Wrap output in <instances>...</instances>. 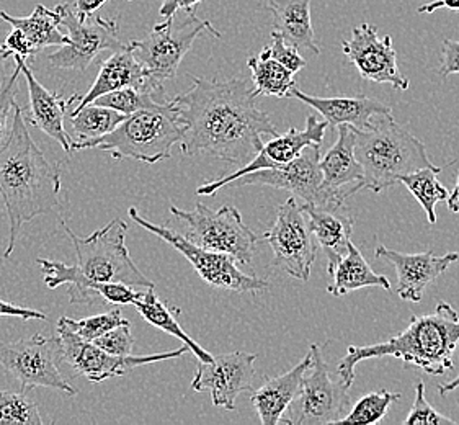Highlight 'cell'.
I'll return each instance as SVG.
<instances>
[{
  "mask_svg": "<svg viewBox=\"0 0 459 425\" xmlns=\"http://www.w3.org/2000/svg\"><path fill=\"white\" fill-rule=\"evenodd\" d=\"M188 92L174 97L186 156L204 154L230 164H247L264 146L262 136H276L273 121L257 108L254 87L244 79L212 81L192 77Z\"/></svg>",
  "mask_w": 459,
  "mask_h": 425,
  "instance_id": "obj_1",
  "label": "cell"
},
{
  "mask_svg": "<svg viewBox=\"0 0 459 425\" xmlns=\"http://www.w3.org/2000/svg\"><path fill=\"white\" fill-rule=\"evenodd\" d=\"M61 167L48 160L28 131L25 110L13 105L9 136L0 144V196L9 216V242L4 257L15 250L23 224L59 204Z\"/></svg>",
  "mask_w": 459,
  "mask_h": 425,
  "instance_id": "obj_2",
  "label": "cell"
},
{
  "mask_svg": "<svg viewBox=\"0 0 459 425\" xmlns=\"http://www.w3.org/2000/svg\"><path fill=\"white\" fill-rule=\"evenodd\" d=\"M61 224L73 240L75 262L67 265L57 260L38 259L48 288L55 290L67 285L71 303H89V291L95 283L121 282L141 290L154 288V282L149 280L129 257L126 247L128 226L123 220H113L89 238H79L67 224Z\"/></svg>",
  "mask_w": 459,
  "mask_h": 425,
  "instance_id": "obj_3",
  "label": "cell"
},
{
  "mask_svg": "<svg viewBox=\"0 0 459 425\" xmlns=\"http://www.w3.org/2000/svg\"><path fill=\"white\" fill-rule=\"evenodd\" d=\"M458 343V311L450 303L440 301L430 315L412 316L407 329L386 343L367 347L350 345L347 355L337 367V375L351 386L359 361L394 357L429 375L441 377L453 369V351Z\"/></svg>",
  "mask_w": 459,
  "mask_h": 425,
  "instance_id": "obj_4",
  "label": "cell"
},
{
  "mask_svg": "<svg viewBox=\"0 0 459 425\" xmlns=\"http://www.w3.org/2000/svg\"><path fill=\"white\" fill-rule=\"evenodd\" d=\"M355 156L363 169L361 190L375 194L399 184L403 176L433 166L423 141L399 125L393 113L375 117L368 130H355Z\"/></svg>",
  "mask_w": 459,
  "mask_h": 425,
  "instance_id": "obj_5",
  "label": "cell"
},
{
  "mask_svg": "<svg viewBox=\"0 0 459 425\" xmlns=\"http://www.w3.org/2000/svg\"><path fill=\"white\" fill-rule=\"evenodd\" d=\"M185 126L174 99L152 110L131 113L115 130L101 138L73 143L74 151L97 149L115 159H134L157 164L170 158L172 148L184 138Z\"/></svg>",
  "mask_w": 459,
  "mask_h": 425,
  "instance_id": "obj_6",
  "label": "cell"
},
{
  "mask_svg": "<svg viewBox=\"0 0 459 425\" xmlns=\"http://www.w3.org/2000/svg\"><path fill=\"white\" fill-rule=\"evenodd\" d=\"M203 33H210L218 39L222 37L210 20L196 17L192 10L186 12L178 25H175V17L166 19L152 27L146 38L129 41L139 65L146 73L143 87L160 99H167L164 85L177 75L185 56L194 47L195 39Z\"/></svg>",
  "mask_w": 459,
  "mask_h": 425,
  "instance_id": "obj_7",
  "label": "cell"
},
{
  "mask_svg": "<svg viewBox=\"0 0 459 425\" xmlns=\"http://www.w3.org/2000/svg\"><path fill=\"white\" fill-rule=\"evenodd\" d=\"M170 212L188 228V239L204 249L228 254L240 265H250L258 236L244 224L242 214L234 206H222L218 212L195 204V210L185 212L170 206Z\"/></svg>",
  "mask_w": 459,
  "mask_h": 425,
  "instance_id": "obj_8",
  "label": "cell"
},
{
  "mask_svg": "<svg viewBox=\"0 0 459 425\" xmlns=\"http://www.w3.org/2000/svg\"><path fill=\"white\" fill-rule=\"evenodd\" d=\"M309 353L313 360L311 367L304 373L301 391L293 404L288 407V417L281 419V424H339L351 404L350 386L340 378L332 379L317 343L311 345Z\"/></svg>",
  "mask_w": 459,
  "mask_h": 425,
  "instance_id": "obj_9",
  "label": "cell"
},
{
  "mask_svg": "<svg viewBox=\"0 0 459 425\" xmlns=\"http://www.w3.org/2000/svg\"><path fill=\"white\" fill-rule=\"evenodd\" d=\"M129 218L139 224L143 230L157 236L159 239L166 240L175 250H178L185 259L192 264L196 273L202 277L204 283L221 290H230L236 293H257L270 287L268 280L257 278L244 273L236 260L228 254H221L214 250H208L195 244L194 240L185 238L182 234L175 232L166 226H159L154 222L147 221L139 214L136 208H129Z\"/></svg>",
  "mask_w": 459,
  "mask_h": 425,
  "instance_id": "obj_10",
  "label": "cell"
},
{
  "mask_svg": "<svg viewBox=\"0 0 459 425\" xmlns=\"http://www.w3.org/2000/svg\"><path fill=\"white\" fill-rule=\"evenodd\" d=\"M61 15V27L65 28L69 45L61 47L48 56L57 69H74L82 73L103 51H118L125 47L118 33L117 20L99 15H79L73 4H59L55 7Z\"/></svg>",
  "mask_w": 459,
  "mask_h": 425,
  "instance_id": "obj_11",
  "label": "cell"
},
{
  "mask_svg": "<svg viewBox=\"0 0 459 425\" xmlns=\"http://www.w3.org/2000/svg\"><path fill=\"white\" fill-rule=\"evenodd\" d=\"M262 238L273 250V267L299 282L309 280L319 244L296 196L280 204L273 226Z\"/></svg>",
  "mask_w": 459,
  "mask_h": 425,
  "instance_id": "obj_12",
  "label": "cell"
},
{
  "mask_svg": "<svg viewBox=\"0 0 459 425\" xmlns=\"http://www.w3.org/2000/svg\"><path fill=\"white\" fill-rule=\"evenodd\" d=\"M57 339L31 335L15 343H0V365L19 379L23 391L31 388H53L75 396V389L65 381L57 369Z\"/></svg>",
  "mask_w": 459,
  "mask_h": 425,
  "instance_id": "obj_13",
  "label": "cell"
},
{
  "mask_svg": "<svg viewBox=\"0 0 459 425\" xmlns=\"http://www.w3.org/2000/svg\"><path fill=\"white\" fill-rule=\"evenodd\" d=\"M56 339L59 347V357L65 363H69L74 370L79 371V375H82L92 383H101L105 379L128 375L129 371L138 369L141 365L174 360L188 351L184 345L177 351L152 355H111L108 351H101L95 343L83 341L61 323H57Z\"/></svg>",
  "mask_w": 459,
  "mask_h": 425,
  "instance_id": "obj_14",
  "label": "cell"
},
{
  "mask_svg": "<svg viewBox=\"0 0 459 425\" xmlns=\"http://www.w3.org/2000/svg\"><path fill=\"white\" fill-rule=\"evenodd\" d=\"M327 126H329L327 121L317 120L316 115H309L306 120L304 130H296L291 126L285 134H276L268 143H264L262 149L248 160L247 164H244L230 176L221 177L214 182L198 186L196 195L210 196V195L218 194L221 188L230 186L240 177L248 176L252 172L264 170V169L285 166L293 159L298 158L303 152L304 148L321 146Z\"/></svg>",
  "mask_w": 459,
  "mask_h": 425,
  "instance_id": "obj_15",
  "label": "cell"
},
{
  "mask_svg": "<svg viewBox=\"0 0 459 425\" xmlns=\"http://www.w3.org/2000/svg\"><path fill=\"white\" fill-rule=\"evenodd\" d=\"M342 51L350 63L357 67L359 75L377 83H389L397 91L409 89V79L401 74L393 38L379 37L377 28L361 23L351 30V38L342 41Z\"/></svg>",
  "mask_w": 459,
  "mask_h": 425,
  "instance_id": "obj_16",
  "label": "cell"
},
{
  "mask_svg": "<svg viewBox=\"0 0 459 425\" xmlns=\"http://www.w3.org/2000/svg\"><path fill=\"white\" fill-rule=\"evenodd\" d=\"M255 360V353L238 351L212 357V361H200L192 388L198 393L210 391L214 406L234 411L238 396L252 389Z\"/></svg>",
  "mask_w": 459,
  "mask_h": 425,
  "instance_id": "obj_17",
  "label": "cell"
},
{
  "mask_svg": "<svg viewBox=\"0 0 459 425\" xmlns=\"http://www.w3.org/2000/svg\"><path fill=\"white\" fill-rule=\"evenodd\" d=\"M321 146H307L285 166L264 169L240 177L232 186H266L286 190L311 206H322Z\"/></svg>",
  "mask_w": 459,
  "mask_h": 425,
  "instance_id": "obj_18",
  "label": "cell"
},
{
  "mask_svg": "<svg viewBox=\"0 0 459 425\" xmlns=\"http://www.w3.org/2000/svg\"><path fill=\"white\" fill-rule=\"evenodd\" d=\"M319 167L322 172L321 208H340L349 196L361 190L363 169L355 156V130L351 126H339V138L319 160Z\"/></svg>",
  "mask_w": 459,
  "mask_h": 425,
  "instance_id": "obj_19",
  "label": "cell"
},
{
  "mask_svg": "<svg viewBox=\"0 0 459 425\" xmlns=\"http://www.w3.org/2000/svg\"><path fill=\"white\" fill-rule=\"evenodd\" d=\"M377 259L389 262L397 273V295L404 301L419 303L427 287L443 275L450 265L459 260V252L435 256L432 250L420 254H404L377 246Z\"/></svg>",
  "mask_w": 459,
  "mask_h": 425,
  "instance_id": "obj_20",
  "label": "cell"
},
{
  "mask_svg": "<svg viewBox=\"0 0 459 425\" xmlns=\"http://www.w3.org/2000/svg\"><path fill=\"white\" fill-rule=\"evenodd\" d=\"M15 63L20 65L22 74L27 79L28 93H30V115H25V120L35 128H39L47 133L49 138L55 139L61 144L65 152H73V138L65 131V118L69 107L75 100L81 99L79 93L73 95L69 100H65L61 95L48 91L45 85H41L31 69L28 67L25 57L13 56Z\"/></svg>",
  "mask_w": 459,
  "mask_h": 425,
  "instance_id": "obj_21",
  "label": "cell"
},
{
  "mask_svg": "<svg viewBox=\"0 0 459 425\" xmlns=\"http://www.w3.org/2000/svg\"><path fill=\"white\" fill-rule=\"evenodd\" d=\"M290 97H294L309 105L314 110L319 111L331 128H339L342 125H347L355 130H368L375 117L387 115L393 111L386 103L379 102L377 99H371L367 95L325 99V97H314L309 93L301 92L299 89L293 87Z\"/></svg>",
  "mask_w": 459,
  "mask_h": 425,
  "instance_id": "obj_22",
  "label": "cell"
},
{
  "mask_svg": "<svg viewBox=\"0 0 459 425\" xmlns=\"http://www.w3.org/2000/svg\"><path fill=\"white\" fill-rule=\"evenodd\" d=\"M311 361V353H307L294 369L280 377L268 379L265 385L252 393L250 399L262 424H281L288 407L293 404L294 399L298 398L301 391L304 373L309 370Z\"/></svg>",
  "mask_w": 459,
  "mask_h": 425,
  "instance_id": "obj_23",
  "label": "cell"
},
{
  "mask_svg": "<svg viewBox=\"0 0 459 425\" xmlns=\"http://www.w3.org/2000/svg\"><path fill=\"white\" fill-rule=\"evenodd\" d=\"M303 204L304 212L307 216L309 228L313 231L314 238L322 250L325 252V257L329 260V273L335 264L343 256L349 254V246L351 242V232H353V216L340 206L333 210L325 208H316L311 204Z\"/></svg>",
  "mask_w": 459,
  "mask_h": 425,
  "instance_id": "obj_24",
  "label": "cell"
},
{
  "mask_svg": "<svg viewBox=\"0 0 459 425\" xmlns=\"http://www.w3.org/2000/svg\"><path fill=\"white\" fill-rule=\"evenodd\" d=\"M144 81L146 73L143 65H139L136 56L133 53V48L128 43L118 51H115L101 65L91 91L79 99V105L73 111L81 110L85 105L95 102L101 95L123 87H143Z\"/></svg>",
  "mask_w": 459,
  "mask_h": 425,
  "instance_id": "obj_25",
  "label": "cell"
},
{
  "mask_svg": "<svg viewBox=\"0 0 459 425\" xmlns=\"http://www.w3.org/2000/svg\"><path fill=\"white\" fill-rule=\"evenodd\" d=\"M313 0H266V9L275 17V30L293 43L299 51L321 55V49L314 38Z\"/></svg>",
  "mask_w": 459,
  "mask_h": 425,
  "instance_id": "obj_26",
  "label": "cell"
},
{
  "mask_svg": "<svg viewBox=\"0 0 459 425\" xmlns=\"http://www.w3.org/2000/svg\"><path fill=\"white\" fill-rule=\"evenodd\" d=\"M329 275L332 277V283L327 287V291L332 296H343L350 291L368 287L391 290L389 278L377 273L353 242H350L349 254L335 264Z\"/></svg>",
  "mask_w": 459,
  "mask_h": 425,
  "instance_id": "obj_27",
  "label": "cell"
},
{
  "mask_svg": "<svg viewBox=\"0 0 459 425\" xmlns=\"http://www.w3.org/2000/svg\"><path fill=\"white\" fill-rule=\"evenodd\" d=\"M0 19L12 25V28L20 30L27 37L35 53L48 47L69 45V37L59 31L61 15L56 9L49 10L45 5H37L28 17H13L0 10Z\"/></svg>",
  "mask_w": 459,
  "mask_h": 425,
  "instance_id": "obj_28",
  "label": "cell"
},
{
  "mask_svg": "<svg viewBox=\"0 0 459 425\" xmlns=\"http://www.w3.org/2000/svg\"><path fill=\"white\" fill-rule=\"evenodd\" d=\"M133 306L136 308L139 315L143 316L151 325H154L157 329L174 335L175 339L182 341L188 351H194L198 360H212V353L204 351L200 343H195L194 339L185 333L182 325L178 324V321L175 319V316L172 315L170 308H167V305H164L157 298L156 293H154V288H149L146 291H143V295L139 296L138 299L133 303Z\"/></svg>",
  "mask_w": 459,
  "mask_h": 425,
  "instance_id": "obj_29",
  "label": "cell"
},
{
  "mask_svg": "<svg viewBox=\"0 0 459 425\" xmlns=\"http://www.w3.org/2000/svg\"><path fill=\"white\" fill-rule=\"evenodd\" d=\"M247 65L252 71L254 93L257 97L265 95V97L285 99L290 97L291 89L296 87L293 73L275 61L268 53V48H264L258 56H250Z\"/></svg>",
  "mask_w": 459,
  "mask_h": 425,
  "instance_id": "obj_30",
  "label": "cell"
},
{
  "mask_svg": "<svg viewBox=\"0 0 459 425\" xmlns=\"http://www.w3.org/2000/svg\"><path fill=\"white\" fill-rule=\"evenodd\" d=\"M67 120L71 125L73 143H82L91 139L101 138L115 130L126 115L100 107L95 103L85 105L81 110H67Z\"/></svg>",
  "mask_w": 459,
  "mask_h": 425,
  "instance_id": "obj_31",
  "label": "cell"
},
{
  "mask_svg": "<svg viewBox=\"0 0 459 425\" xmlns=\"http://www.w3.org/2000/svg\"><path fill=\"white\" fill-rule=\"evenodd\" d=\"M441 167H425L420 170H415L412 174H407L399 178V184H404L409 192L415 196V200L420 204L430 224L437 222V212L435 206L446 202L450 192L445 186H441L438 176L441 174Z\"/></svg>",
  "mask_w": 459,
  "mask_h": 425,
  "instance_id": "obj_32",
  "label": "cell"
},
{
  "mask_svg": "<svg viewBox=\"0 0 459 425\" xmlns=\"http://www.w3.org/2000/svg\"><path fill=\"white\" fill-rule=\"evenodd\" d=\"M169 102H170V99H160L144 87H123L118 91L101 95L93 103L128 117L131 113H136L139 110L160 108Z\"/></svg>",
  "mask_w": 459,
  "mask_h": 425,
  "instance_id": "obj_33",
  "label": "cell"
},
{
  "mask_svg": "<svg viewBox=\"0 0 459 425\" xmlns=\"http://www.w3.org/2000/svg\"><path fill=\"white\" fill-rule=\"evenodd\" d=\"M401 395L399 393H391L387 389L369 393L359 399V403L349 411L347 416L340 419L339 424H379L387 414V409L394 403L399 401Z\"/></svg>",
  "mask_w": 459,
  "mask_h": 425,
  "instance_id": "obj_34",
  "label": "cell"
},
{
  "mask_svg": "<svg viewBox=\"0 0 459 425\" xmlns=\"http://www.w3.org/2000/svg\"><path fill=\"white\" fill-rule=\"evenodd\" d=\"M37 404L27 393L0 391V425H43Z\"/></svg>",
  "mask_w": 459,
  "mask_h": 425,
  "instance_id": "obj_35",
  "label": "cell"
},
{
  "mask_svg": "<svg viewBox=\"0 0 459 425\" xmlns=\"http://www.w3.org/2000/svg\"><path fill=\"white\" fill-rule=\"evenodd\" d=\"M59 323L67 327L69 331L77 334L83 341L93 343L95 339H99L103 334L115 329L117 325L128 323V319H125L123 315H121L120 309L115 308V309H110L107 313L91 316V317H83V319H71L67 316H63L59 319Z\"/></svg>",
  "mask_w": 459,
  "mask_h": 425,
  "instance_id": "obj_36",
  "label": "cell"
},
{
  "mask_svg": "<svg viewBox=\"0 0 459 425\" xmlns=\"http://www.w3.org/2000/svg\"><path fill=\"white\" fill-rule=\"evenodd\" d=\"M435 425V424H456L450 417L443 416L435 407L429 404L425 398V385L423 381L415 383V401L409 416L404 419V425Z\"/></svg>",
  "mask_w": 459,
  "mask_h": 425,
  "instance_id": "obj_37",
  "label": "cell"
},
{
  "mask_svg": "<svg viewBox=\"0 0 459 425\" xmlns=\"http://www.w3.org/2000/svg\"><path fill=\"white\" fill-rule=\"evenodd\" d=\"M22 74L20 65L15 63V69L10 75H5L0 82V144L9 136L10 113H13L15 97L19 93V77Z\"/></svg>",
  "mask_w": 459,
  "mask_h": 425,
  "instance_id": "obj_38",
  "label": "cell"
},
{
  "mask_svg": "<svg viewBox=\"0 0 459 425\" xmlns=\"http://www.w3.org/2000/svg\"><path fill=\"white\" fill-rule=\"evenodd\" d=\"M266 48L270 56L280 65H285L286 69H290L293 74H298L306 67V59L299 53V49L293 43H290L278 30L272 31V43Z\"/></svg>",
  "mask_w": 459,
  "mask_h": 425,
  "instance_id": "obj_39",
  "label": "cell"
},
{
  "mask_svg": "<svg viewBox=\"0 0 459 425\" xmlns=\"http://www.w3.org/2000/svg\"><path fill=\"white\" fill-rule=\"evenodd\" d=\"M93 343L97 347H100L101 351H108L111 355H131L134 349V337L131 334V324L125 323L117 325L115 329H111L107 334L100 335L99 339H95Z\"/></svg>",
  "mask_w": 459,
  "mask_h": 425,
  "instance_id": "obj_40",
  "label": "cell"
},
{
  "mask_svg": "<svg viewBox=\"0 0 459 425\" xmlns=\"http://www.w3.org/2000/svg\"><path fill=\"white\" fill-rule=\"evenodd\" d=\"M440 74L448 77L459 74V41L445 39L441 48Z\"/></svg>",
  "mask_w": 459,
  "mask_h": 425,
  "instance_id": "obj_41",
  "label": "cell"
},
{
  "mask_svg": "<svg viewBox=\"0 0 459 425\" xmlns=\"http://www.w3.org/2000/svg\"><path fill=\"white\" fill-rule=\"evenodd\" d=\"M2 47L5 48L7 51H10L12 55L22 56V57H25V59L37 55L35 49L30 45L27 37H25L20 30H17V28H13V31L10 33L9 37L5 38V41H4Z\"/></svg>",
  "mask_w": 459,
  "mask_h": 425,
  "instance_id": "obj_42",
  "label": "cell"
},
{
  "mask_svg": "<svg viewBox=\"0 0 459 425\" xmlns=\"http://www.w3.org/2000/svg\"><path fill=\"white\" fill-rule=\"evenodd\" d=\"M4 316H12V317H20L23 321H47L48 316L38 309H30V308H22V306L7 303L0 299V317Z\"/></svg>",
  "mask_w": 459,
  "mask_h": 425,
  "instance_id": "obj_43",
  "label": "cell"
},
{
  "mask_svg": "<svg viewBox=\"0 0 459 425\" xmlns=\"http://www.w3.org/2000/svg\"><path fill=\"white\" fill-rule=\"evenodd\" d=\"M204 0H160V9H159V15L162 19H174L175 13L178 10H185V12H192V10L203 4Z\"/></svg>",
  "mask_w": 459,
  "mask_h": 425,
  "instance_id": "obj_44",
  "label": "cell"
},
{
  "mask_svg": "<svg viewBox=\"0 0 459 425\" xmlns=\"http://www.w3.org/2000/svg\"><path fill=\"white\" fill-rule=\"evenodd\" d=\"M446 9L453 10V12H459V0H435V2H429L420 5L417 12L419 13H433L437 10Z\"/></svg>",
  "mask_w": 459,
  "mask_h": 425,
  "instance_id": "obj_45",
  "label": "cell"
},
{
  "mask_svg": "<svg viewBox=\"0 0 459 425\" xmlns=\"http://www.w3.org/2000/svg\"><path fill=\"white\" fill-rule=\"evenodd\" d=\"M107 0H75L74 2V10L79 15H92L97 10L101 9L105 5ZM131 2V0H129Z\"/></svg>",
  "mask_w": 459,
  "mask_h": 425,
  "instance_id": "obj_46",
  "label": "cell"
},
{
  "mask_svg": "<svg viewBox=\"0 0 459 425\" xmlns=\"http://www.w3.org/2000/svg\"><path fill=\"white\" fill-rule=\"evenodd\" d=\"M446 202H448V208H450L451 212H459V170L458 178H456V186H455V190L451 192Z\"/></svg>",
  "mask_w": 459,
  "mask_h": 425,
  "instance_id": "obj_47",
  "label": "cell"
},
{
  "mask_svg": "<svg viewBox=\"0 0 459 425\" xmlns=\"http://www.w3.org/2000/svg\"><path fill=\"white\" fill-rule=\"evenodd\" d=\"M459 388V375L455 379H451L450 383H446V385H440L438 386V393H440L441 396H445V395H448L451 391H455V389Z\"/></svg>",
  "mask_w": 459,
  "mask_h": 425,
  "instance_id": "obj_48",
  "label": "cell"
},
{
  "mask_svg": "<svg viewBox=\"0 0 459 425\" xmlns=\"http://www.w3.org/2000/svg\"><path fill=\"white\" fill-rule=\"evenodd\" d=\"M12 53H10V51H7V49H5V48L4 47H0V67H2V65H5V63H7V61H9V57H12Z\"/></svg>",
  "mask_w": 459,
  "mask_h": 425,
  "instance_id": "obj_49",
  "label": "cell"
}]
</instances>
